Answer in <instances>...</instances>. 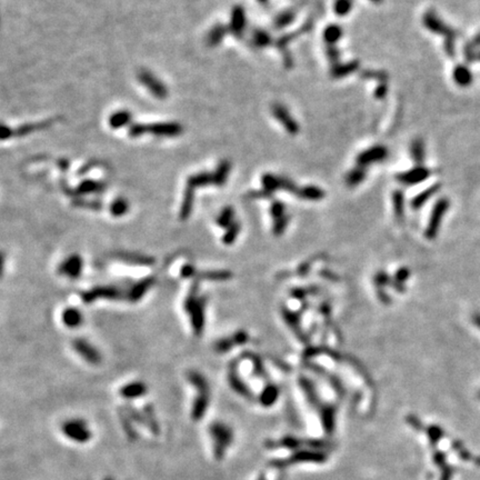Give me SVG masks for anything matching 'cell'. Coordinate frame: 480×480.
<instances>
[{"mask_svg": "<svg viewBox=\"0 0 480 480\" xmlns=\"http://www.w3.org/2000/svg\"><path fill=\"white\" fill-rule=\"evenodd\" d=\"M206 304H207V297L200 296L197 304L189 314L191 328H193L195 336H200L204 331Z\"/></svg>", "mask_w": 480, "mask_h": 480, "instance_id": "6", "label": "cell"}, {"mask_svg": "<svg viewBox=\"0 0 480 480\" xmlns=\"http://www.w3.org/2000/svg\"><path fill=\"white\" fill-rule=\"evenodd\" d=\"M428 175H429L428 170H425V169H418V171L407 173L404 178H401V180L407 182V184H409V182L410 184H413V182H419L424 179H426V177H428Z\"/></svg>", "mask_w": 480, "mask_h": 480, "instance_id": "31", "label": "cell"}, {"mask_svg": "<svg viewBox=\"0 0 480 480\" xmlns=\"http://www.w3.org/2000/svg\"><path fill=\"white\" fill-rule=\"evenodd\" d=\"M128 209H129V204L128 201L123 198H118L116 200H113L109 210H110V213L113 217H121L123 214H126Z\"/></svg>", "mask_w": 480, "mask_h": 480, "instance_id": "25", "label": "cell"}, {"mask_svg": "<svg viewBox=\"0 0 480 480\" xmlns=\"http://www.w3.org/2000/svg\"><path fill=\"white\" fill-rule=\"evenodd\" d=\"M75 207L79 208H85V209H90V210H100L103 208V204L99 203V201H88V200H75L74 203Z\"/></svg>", "mask_w": 480, "mask_h": 480, "instance_id": "35", "label": "cell"}, {"mask_svg": "<svg viewBox=\"0 0 480 480\" xmlns=\"http://www.w3.org/2000/svg\"><path fill=\"white\" fill-rule=\"evenodd\" d=\"M210 402V390H200L193 402L190 417L194 422H200L207 414Z\"/></svg>", "mask_w": 480, "mask_h": 480, "instance_id": "9", "label": "cell"}, {"mask_svg": "<svg viewBox=\"0 0 480 480\" xmlns=\"http://www.w3.org/2000/svg\"><path fill=\"white\" fill-rule=\"evenodd\" d=\"M479 399H480V392H479Z\"/></svg>", "mask_w": 480, "mask_h": 480, "instance_id": "43", "label": "cell"}, {"mask_svg": "<svg viewBox=\"0 0 480 480\" xmlns=\"http://www.w3.org/2000/svg\"><path fill=\"white\" fill-rule=\"evenodd\" d=\"M439 189V186H433L432 188L430 189H428L426 191H424V193L422 195H419L417 199H415L414 200V207L415 208H419V207H422V206L426 203V201L431 197V196L436 193V191Z\"/></svg>", "mask_w": 480, "mask_h": 480, "instance_id": "33", "label": "cell"}, {"mask_svg": "<svg viewBox=\"0 0 480 480\" xmlns=\"http://www.w3.org/2000/svg\"><path fill=\"white\" fill-rule=\"evenodd\" d=\"M232 277V273L228 270H196L194 278L196 280H210V281H226Z\"/></svg>", "mask_w": 480, "mask_h": 480, "instance_id": "15", "label": "cell"}, {"mask_svg": "<svg viewBox=\"0 0 480 480\" xmlns=\"http://www.w3.org/2000/svg\"><path fill=\"white\" fill-rule=\"evenodd\" d=\"M143 411L146 417V423H147V428L154 435L158 436L160 433V426L157 420L156 413H155L154 406L152 404H147L143 408Z\"/></svg>", "mask_w": 480, "mask_h": 480, "instance_id": "19", "label": "cell"}, {"mask_svg": "<svg viewBox=\"0 0 480 480\" xmlns=\"http://www.w3.org/2000/svg\"><path fill=\"white\" fill-rule=\"evenodd\" d=\"M228 172H229V163L228 162H222L220 166L218 167L216 172L213 173V185L216 186H221L225 184V181L227 179Z\"/></svg>", "mask_w": 480, "mask_h": 480, "instance_id": "27", "label": "cell"}, {"mask_svg": "<svg viewBox=\"0 0 480 480\" xmlns=\"http://www.w3.org/2000/svg\"><path fill=\"white\" fill-rule=\"evenodd\" d=\"M150 131L157 136H177L180 134L181 128L177 123H157L153 126H145V132Z\"/></svg>", "mask_w": 480, "mask_h": 480, "instance_id": "14", "label": "cell"}, {"mask_svg": "<svg viewBox=\"0 0 480 480\" xmlns=\"http://www.w3.org/2000/svg\"><path fill=\"white\" fill-rule=\"evenodd\" d=\"M147 391L148 388L146 386V383L141 381H134L122 386L119 389V395L123 399L131 400L145 396L147 394Z\"/></svg>", "mask_w": 480, "mask_h": 480, "instance_id": "10", "label": "cell"}, {"mask_svg": "<svg viewBox=\"0 0 480 480\" xmlns=\"http://www.w3.org/2000/svg\"><path fill=\"white\" fill-rule=\"evenodd\" d=\"M234 345H235V341L232 339V337L222 338V339H219L218 341H216V344H214V349H216L218 353H226V351L230 350Z\"/></svg>", "mask_w": 480, "mask_h": 480, "instance_id": "34", "label": "cell"}, {"mask_svg": "<svg viewBox=\"0 0 480 480\" xmlns=\"http://www.w3.org/2000/svg\"><path fill=\"white\" fill-rule=\"evenodd\" d=\"M123 410L126 411V414L129 416V418L134 422L136 425H140V426L147 427V423H146V417L144 415V411H139L137 408H135L134 406H131L130 404H127L123 406Z\"/></svg>", "mask_w": 480, "mask_h": 480, "instance_id": "24", "label": "cell"}, {"mask_svg": "<svg viewBox=\"0 0 480 480\" xmlns=\"http://www.w3.org/2000/svg\"><path fill=\"white\" fill-rule=\"evenodd\" d=\"M84 262L79 255H71L58 266V273L70 279H77L82 272Z\"/></svg>", "mask_w": 480, "mask_h": 480, "instance_id": "5", "label": "cell"}, {"mask_svg": "<svg viewBox=\"0 0 480 480\" xmlns=\"http://www.w3.org/2000/svg\"><path fill=\"white\" fill-rule=\"evenodd\" d=\"M455 79L461 86H467L472 82L473 76L470 74L467 68L464 66H459L455 70Z\"/></svg>", "mask_w": 480, "mask_h": 480, "instance_id": "28", "label": "cell"}, {"mask_svg": "<svg viewBox=\"0 0 480 480\" xmlns=\"http://www.w3.org/2000/svg\"><path fill=\"white\" fill-rule=\"evenodd\" d=\"M117 260L134 266H152L155 264V259L149 256L134 254V253H117L115 255Z\"/></svg>", "mask_w": 480, "mask_h": 480, "instance_id": "12", "label": "cell"}, {"mask_svg": "<svg viewBox=\"0 0 480 480\" xmlns=\"http://www.w3.org/2000/svg\"><path fill=\"white\" fill-rule=\"evenodd\" d=\"M240 228H241V225L238 222V221H234V223L228 228V230L225 235H223L222 237V242L225 245H231L232 242L235 241V239L237 238V236H238V234L240 232Z\"/></svg>", "mask_w": 480, "mask_h": 480, "instance_id": "29", "label": "cell"}, {"mask_svg": "<svg viewBox=\"0 0 480 480\" xmlns=\"http://www.w3.org/2000/svg\"><path fill=\"white\" fill-rule=\"evenodd\" d=\"M194 195H195V189L191 188L189 186H187L184 194V199H182L180 213H179V217L181 220H187V219L189 218L191 212H193Z\"/></svg>", "mask_w": 480, "mask_h": 480, "instance_id": "18", "label": "cell"}, {"mask_svg": "<svg viewBox=\"0 0 480 480\" xmlns=\"http://www.w3.org/2000/svg\"><path fill=\"white\" fill-rule=\"evenodd\" d=\"M428 437L432 443H437L443 437V431L440 427L430 426L427 429Z\"/></svg>", "mask_w": 480, "mask_h": 480, "instance_id": "36", "label": "cell"}, {"mask_svg": "<svg viewBox=\"0 0 480 480\" xmlns=\"http://www.w3.org/2000/svg\"><path fill=\"white\" fill-rule=\"evenodd\" d=\"M72 347L80 355L81 358H84L90 364L98 365L102 361V355H100L99 351L82 338H77V339L72 341Z\"/></svg>", "mask_w": 480, "mask_h": 480, "instance_id": "7", "label": "cell"}, {"mask_svg": "<svg viewBox=\"0 0 480 480\" xmlns=\"http://www.w3.org/2000/svg\"><path fill=\"white\" fill-rule=\"evenodd\" d=\"M118 416H119L120 425H121V427L123 429V431H125L128 439H129L130 441H135V440L138 439L139 433H138V431H137V429L135 427L136 424L129 418V416L126 414V411L123 410V408L118 409Z\"/></svg>", "mask_w": 480, "mask_h": 480, "instance_id": "16", "label": "cell"}, {"mask_svg": "<svg viewBox=\"0 0 480 480\" xmlns=\"http://www.w3.org/2000/svg\"><path fill=\"white\" fill-rule=\"evenodd\" d=\"M210 184H213V175L209 172H200L197 175H193L187 180V186L191 188H198V187H204Z\"/></svg>", "mask_w": 480, "mask_h": 480, "instance_id": "22", "label": "cell"}, {"mask_svg": "<svg viewBox=\"0 0 480 480\" xmlns=\"http://www.w3.org/2000/svg\"><path fill=\"white\" fill-rule=\"evenodd\" d=\"M448 208H449V201L447 199H440L435 206V208L432 210L430 220H429V225L426 229V237H428L429 239L435 238L437 236L438 229H439L441 223V219L443 214L446 213Z\"/></svg>", "mask_w": 480, "mask_h": 480, "instance_id": "4", "label": "cell"}, {"mask_svg": "<svg viewBox=\"0 0 480 480\" xmlns=\"http://www.w3.org/2000/svg\"><path fill=\"white\" fill-rule=\"evenodd\" d=\"M80 297L85 304H93L97 299L127 300V291L117 285L96 286L90 290L82 291Z\"/></svg>", "mask_w": 480, "mask_h": 480, "instance_id": "2", "label": "cell"}, {"mask_svg": "<svg viewBox=\"0 0 480 480\" xmlns=\"http://www.w3.org/2000/svg\"><path fill=\"white\" fill-rule=\"evenodd\" d=\"M187 378H188L189 382L196 388V390H197V391L210 390V387H209V383L207 381V379H206L205 376H203V374H201L200 373L193 370V372L188 373V374H187Z\"/></svg>", "mask_w": 480, "mask_h": 480, "instance_id": "23", "label": "cell"}, {"mask_svg": "<svg viewBox=\"0 0 480 480\" xmlns=\"http://www.w3.org/2000/svg\"><path fill=\"white\" fill-rule=\"evenodd\" d=\"M209 437L212 440L213 458L220 461L226 456V451L234 441L232 429L221 422H214L209 425Z\"/></svg>", "mask_w": 480, "mask_h": 480, "instance_id": "1", "label": "cell"}, {"mask_svg": "<svg viewBox=\"0 0 480 480\" xmlns=\"http://www.w3.org/2000/svg\"><path fill=\"white\" fill-rule=\"evenodd\" d=\"M62 322L68 328H77L82 324L84 316L78 309L75 307H68L62 312Z\"/></svg>", "mask_w": 480, "mask_h": 480, "instance_id": "17", "label": "cell"}, {"mask_svg": "<svg viewBox=\"0 0 480 480\" xmlns=\"http://www.w3.org/2000/svg\"><path fill=\"white\" fill-rule=\"evenodd\" d=\"M348 9H349V0H339V1H338L337 11L341 12V10H344V12H346Z\"/></svg>", "mask_w": 480, "mask_h": 480, "instance_id": "39", "label": "cell"}, {"mask_svg": "<svg viewBox=\"0 0 480 480\" xmlns=\"http://www.w3.org/2000/svg\"><path fill=\"white\" fill-rule=\"evenodd\" d=\"M105 189V185L102 182H97L94 180H85L77 187L74 195H87V194H96L102 193Z\"/></svg>", "mask_w": 480, "mask_h": 480, "instance_id": "21", "label": "cell"}, {"mask_svg": "<svg viewBox=\"0 0 480 480\" xmlns=\"http://www.w3.org/2000/svg\"><path fill=\"white\" fill-rule=\"evenodd\" d=\"M232 25H234V30L235 31H241V29L244 28V15H242V11H241V8H237L235 12H234V22H232Z\"/></svg>", "mask_w": 480, "mask_h": 480, "instance_id": "37", "label": "cell"}, {"mask_svg": "<svg viewBox=\"0 0 480 480\" xmlns=\"http://www.w3.org/2000/svg\"><path fill=\"white\" fill-rule=\"evenodd\" d=\"M229 383L232 389L236 392H238L239 395L246 397V398H251V392L249 390V388L246 386V383L241 380L239 378L238 373H237V360L232 361L229 367Z\"/></svg>", "mask_w": 480, "mask_h": 480, "instance_id": "11", "label": "cell"}, {"mask_svg": "<svg viewBox=\"0 0 480 480\" xmlns=\"http://www.w3.org/2000/svg\"><path fill=\"white\" fill-rule=\"evenodd\" d=\"M259 480H265V479H264V478H260V479H259Z\"/></svg>", "mask_w": 480, "mask_h": 480, "instance_id": "42", "label": "cell"}, {"mask_svg": "<svg viewBox=\"0 0 480 480\" xmlns=\"http://www.w3.org/2000/svg\"><path fill=\"white\" fill-rule=\"evenodd\" d=\"M155 283H156V277L155 276L146 277L144 279L132 283L127 290V300L132 304L138 303Z\"/></svg>", "mask_w": 480, "mask_h": 480, "instance_id": "8", "label": "cell"}, {"mask_svg": "<svg viewBox=\"0 0 480 480\" xmlns=\"http://www.w3.org/2000/svg\"><path fill=\"white\" fill-rule=\"evenodd\" d=\"M277 397V389L275 387L269 386L266 389L263 391L262 396H260V402L264 406H270L273 401H275Z\"/></svg>", "mask_w": 480, "mask_h": 480, "instance_id": "32", "label": "cell"}, {"mask_svg": "<svg viewBox=\"0 0 480 480\" xmlns=\"http://www.w3.org/2000/svg\"><path fill=\"white\" fill-rule=\"evenodd\" d=\"M473 321L474 323L476 324V326L480 329V314H475L474 315V317H473Z\"/></svg>", "mask_w": 480, "mask_h": 480, "instance_id": "40", "label": "cell"}, {"mask_svg": "<svg viewBox=\"0 0 480 480\" xmlns=\"http://www.w3.org/2000/svg\"><path fill=\"white\" fill-rule=\"evenodd\" d=\"M129 119H130V113L129 112H128V111H119V112L113 113V115L110 118V120H109V122H110V126L112 128H120L122 126H125L126 123L129 121Z\"/></svg>", "mask_w": 480, "mask_h": 480, "instance_id": "30", "label": "cell"}, {"mask_svg": "<svg viewBox=\"0 0 480 480\" xmlns=\"http://www.w3.org/2000/svg\"><path fill=\"white\" fill-rule=\"evenodd\" d=\"M196 270H197V269H196V267H194L193 265L186 264L181 268L180 275L182 278H194Z\"/></svg>", "mask_w": 480, "mask_h": 480, "instance_id": "38", "label": "cell"}, {"mask_svg": "<svg viewBox=\"0 0 480 480\" xmlns=\"http://www.w3.org/2000/svg\"><path fill=\"white\" fill-rule=\"evenodd\" d=\"M234 223V209L226 207L217 218V225L221 228H229Z\"/></svg>", "mask_w": 480, "mask_h": 480, "instance_id": "26", "label": "cell"}, {"mask_svg": "<svg viewBox=\"0 0 480 480\" xmlns=\"http://www.w3.org/2000/svg\"><path fill=\"white\" fill-rule=\"evenodd\" d=\"M139 80L143 82V84L149 88V90L152 93L157 96V97H164L167 95V90L162 86L161 82H159L158 79L155 78L153 75L148 74V72H140L139 74Z\"/></svg>", "mask_w": 480, "mask_h": 480, "instance_id": "13", "label": "cell"}, {"mask_svg": "<svg viewBox=\"0 0 480 480\" xmlns=\"http://www.w3.org/2000/svg\"><path fill=\"white\" fill-rule=\"evenodd\" d=\"M61 431L67 439L80 445L89 442L93 438V432L88 428V425L84 419L79 418L66 420L61 425Z\"/></svg>", "mask_w": 480, "mask_h": 480, "instance_id": "3", "label": "cell"}, {"mask_svg": "<svg viewBox=\"0 0 480 480\" xmlns=\"http://www.w3.org/2000/svg\"><path fill=\"white\" fill-rule=\"evenodd\" d=\"M104 480H113V478H111V477H106V478H104Z\"/></svg>", "mask_w": 480, "mask_h": 480, "instance_id": "41", "label": "cell"}, {"mask_svg": "<svg viewBox=\"0 0 480 480\" xmlns=\"http://www.w3.org/2000/svg\"><path fill=\"white\" fill-rule=\"evenodd\" d=\"M199 290H200L199 280H196L193 282V285H191L188 294H187L184 301V309L187 314H190L191 310H193L196 306V304H197V301L200 297Z\"/></svg>", "mask_w": 480, "mask_h": 480, "instance_id": "20", "label": "cell"}]
</instances>
